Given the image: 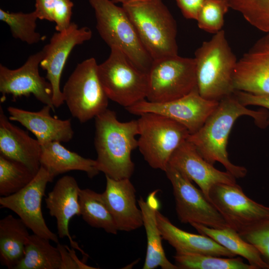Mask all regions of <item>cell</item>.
<instances>
[{
	"label": "cell",
	"instance_id": "cell-32",
	"mask_svg": "<svg viewBox=\"0 0 269 269\" xmlns=\"http://www.w3.org/2000/svg\"><path fill=\"white\" fill-rule=\"evenodd\" d=\"M251 25L269 33V0H226Z\"/></svg>",
	"mask_w": 269,
	"mask_h": 269
},
{
	"label": "cell",
	"instance_id": "cell-38",
	"mask_svg": "<svg viewBox=\"0 0 269 269\" xmlns=\"http://www.w3.org/2000/svg\"><path fill=\"white\" fill-rule=\"evenodd\" d=\"M183 15L187 19L196 20L198 13L206 0H175Z\"/></svg>",
	"mask_w": 269,
	"mask_h": 269
},
{
	"label": "cell",
	"instance_id": "cell-29",
	"mask_svg": "<svg viewBox=\"0 0 269 269\" xmlns=\"http://www.w3.org/2000/svg\"><path fill=\"white\" fill-rule=\"evenodd\" d=\"M173 258L178 269H255L249 263H245L241 257L175 254Z\"/></svg>",
	"mask_w": 269,
	"mask_h": 269
},
{
	"label": "cell",
	"instance_id": "cell-11",
	"mask_svg": "<svg viewBox=\"0 0 269 269\" xmlns=\"http://www.w3.org/2000/svg\"><path fill=\"white\" fill-rule=\"evenodd\" d=\"M54 178L41 166L33 179L23 188L9 196H0V205L17 215L33 234L57 244L59 237L47 226L41 208L47 185Z\"/></svg>",
	"mask_w": 269,
	"mask_h": 269
},
{
	"label": "cell",
	"instance_id": "cell-16",
	"mask_svg": "<svg viewBox=\"0 0 269 269\" xmlns=\"http://www.w3.org/2000/svg\"><path fill=\"white\" fill-rule=\"evenodd\" d=\"M233 84L235 90L269 95V33L257 40L238 60Z\"/></svg>",
	"mask_w": 269,
	"mask_h": 269
},
{
	"label": "cell",
	"instance_id": "cell-28",
	"mask_svg": "<svg viewBox=\"0 0 269 269\" xmlns=\"http://www.w3.org/2000/svg\"><path fill=\"white\" fill-rule=\"evenodd\" d=\"M79 203L81 216L88 225L108 233L117 234L118 228L102 194L88 188L80 189Z\"/></svg>",
	"mask_w": 269,
	"mask_h": 269
},
{
	"label": "cell",
	"instance_id": "cell-34",
	"mask_svg": "<svg viewBox=\"0 0 269 269\" xmlns=\"http://www.w3.org/2000/svg\"><path fill=\"white\" fill-rule=\"evenodd\" d=\"M239 234L258 249L262 259L269 268V218L258 223Z\"/></svg>",
	"mask_w": 269,
	"mask_h": 269
},
{
	"label": "cell",
	"instance_id": "cell-40",
	"mask_svg": "<svg viewBox=\"0 0 269 269\" xmlns=\"http://www.w3.org/2000/svg\"><path fill=\"white\" fill-rule=\"evenodd\" d=\"M114 3H117V2H121L122 3L125 2V1H127L129 0H111Z\"/></svg>",
	"mask_w": 269,
	"mask_h": 269
},
{
	"label": "cell",
	"instance_id": "cell-35",
	"mask_svg": "<svg viewBox=\"0 0 269 269\" xmlns=\"http://www.w3.org/2000/svg\"><path fill=\"white\" fill-rule=\"evenodd\" d=\"M73 6L71 0H57L53 12V22L55 23L57 32L64 31L70 26Z\"/></svg>",
	"mask_w": 269,
	"mask_h": 269
},
{
	"label": "cell",
	"instance_id": "cell-18",
	"mask_svg": "<svg viewBox=\"0 0 269 269\" xmlns=\"http://www.w3.org/2000/svg\"><path fill=\"white\" fill-rule=\"evenodd\" d=\"M105 176L106 188L102 195L118 231L130 232L141 227L142 214L137 206L136 190L130 178L116 180Z\"/></svg>",
	"mask_w": 269,
	"mask_h": 269
},
{
	"label": "cell",
	"instance_id": "cell-37",
	"mask_svg": "<svg viewBox=\"0 0 269 269\" xmlns=\"http://www.w3.org/2000/svg\"><path fill=\"white\" fill-rule=\"evenodd\" d=\"M234 95L243 106H258L269 110V95L254 94L235 90Z\"/></svg>",
	"mask_w": 269,
	"mask_h": 269
},
{
	"label": "cell",
	"instance_id": "cell-27",
	"mask_svg": "<svg viewBox=\"0 0 269 269\" xmlns=\"http://www.w3.org/2000/svg\"><path fill=\"white\" fill-rule=\"evenodd\" d=\"M50 241L35 234L30 235L24 255L14 269H60V252Z\"/></svg>",
	"mask_w": 269,
	"mask_h": 269
},
{
	"label": "cell",
	"instance_id": "cell-7",
	"mask_svg": "<svg viewBox=\"0 0 269 269\" xmlns=\"http://www.w3.org/2000/svg\"><path fill=\"white\" fill-rule=\"evenodd\" d=\"M139 116L137 147L151 167L164 171L171 156L187 139L189 132L183 125L157 114Z\"/></svg>",
	"mask_w": 269,
	"mask_h": 269
},
{
	"label": "cell",
	"instance_id": "cell-12",
	"mask_svg": "<svg viewBox=\"0 0 269 269\" xmlns=\"http://www.w3.org/2000/svg\"><path fill=\"white\" fill-rule=\"evenodd\" d=\"M209 198L229 227L238 233L269 218V207L249 198L237 183L214 185Z\"/></svg>",
	"mask_w": 269,
	"mask_h": 269
},
{
	"label": "cell",
	"instance_id": "cell-25",
	"mask_svg": "<svg viewBox=\"0 0 269 269\" xmlns=\"http://www.w3.org/2000/svg\"><path fill=\"white\" fill-rule=\"evenodd\" d=\"M28 228L19 218L8 215L0 220V261L14 269L22 259L29 236Z\"/></svg>",
	"mask_w": 269,
	"mask_h": 269
},
{
	"label": "cell",
	"instance_id": "cell-13",
	"mask_svg": "<svg viewBox=\"0 0 269 269\" xmlns=\"http://www.w3.org/2000/svg\"><path fill=\"white\" fill-rule=\"evenodd\" d=\"M219 102L203 98L197 87L188 94L175 100L154 103L144 99L126 109L134 115L151 113L163 116L183 125L190 134H192L202 127Z\"/></svg>",
	"mask_w": 269,
	"mask_h": 269
},
{
	"label": "cell",
	"instance_id": "cell-5",
	"mask_svg": "<svg viewBox=\"0 0 269 269\" xmlns=\"http://www.w3.org/2000/svg\"><path fill=\"white\" fill-rule=\"evenodd\" d=\"M88 1L94 10L96 28L102 39L110 48H118L137 67L148 73L153 59L123 6L111 0Z\"/></svg>",
	"mask_w": 269,
	"mask_h": 269
},
{
	"label": "cell",
	"instance_id": "cell-30",
	"mask_svg": "<svg viewBox=\"0 0 269 269\" xmlns=\"http://www.w3.org/2000/svg\"><path fill=\"white\" fill-rule=\"evenodd\" d=\"M24 164L0 155V195L7 196L26 186L35 176Z\"/></svg>",
	"mask_w": 269,
	"mask_h": 269
},
{
	"label": "cell",
	"instance_id": "cell-2",
	"mask_svg": "<svg viewBox=\"0 0 269 269\" xmlns=\"http://www.w3.org/2000/svg\"><path fill=\"white\" fill-rule=\"evenodd\" d=\"M94 119L98 170L114 179L130 178L134 171L131 153L138 146L137 121L120 122L108 109Z\"/></svg>",
	"mask_w": 269,
	"mask_h": 269
},
{
	"label": "cell",
	"instance_id": "cell-9",
	"mask_svg": "<svg viewBox=\"0 0 269 269\" xmlns=\"http://www.w3.org/2000/svg\"><path fill=\"white\" fill-rule=\"evenodd\" d=\"M148 74L146 100L160 103L181 98L197 88L194 58L178 55L153 60Z\"/></svg>",
	"mask_w": 269,
	"mask_h": 269
},
{
	"label": "cell",
	"instance_id": "cell-4",
	"mask_svg": "<svg viewBox=\"0 0 269 269\" xmlns=\"http://www.w3.org/2000/svg\"><path fill=\"white\" fill-rule=\"evenodd\" d=\"M122 6L153 60L178 55L176 22L162 0H129Z\"/></svg>",
	"mask_w": 269,
	"mask_h": 269
},
{
	"label": "cell",
	"instance_id": "cell-1",
	"mask_svg": "<svg viewBox=\"0 0 269 269\" xmlns=\"http://www.w3.org/2000/svg\"><path fill=\"white\" fill-rule=\"evenodd\" d=\"M244 115L252 117L260 128H266L269 124V114L267 111L248 109L233 94L220 100L202 127L195 133L190 134L187 139L207 162L212 165L216 162L221 163L226 171L236 178L246 176L247 170L245 167L235 165L230 161L227 146L235 121Z\"/></svg>",
	"mask_w": 269,
	"mask_h": 269
},
{
	"label": "cell",
	"instance_id": "cell-19",
	"mask_svg": "<svg viewBox=\"0 0 269 269\" xmlns=\"http://www.w3.org/2000/svg\"><path fill=\"white\" fill-rule=\"evenodd\" d=\"M80 188L75 178L65 175L59 179L45 199L49 214L56 220L58 236L67 237L71 247L87 256L70 236L69 224L75 216H80Z\"/></svg>",
	"mask_w": 269,
	"mask_h": 269
},
{
	"label": "cell",
	"instance_id": "cell-31",
	"mask_svg": "<svg viewBox=\"0 0 269 269\" xmlns=\"http://www.w3.org/2000/svg\"><path fill=\"white\" fill-rule=\"evenodd\" d=\"M37 19L35 10L12 12L0 8V20L9 26L13 37L29 45L37 43L43 38L36 31Z\"/></svg>",
	"mask_w": 269,
	"mask_h": 269
},
{
	"label": "cell",
	"instance_id": "cell-39",
	"mask_svg": "<svg viewBox=\"0 0 269 269\" xmlns=\"http://www.w3.org/2000/svg\"><path fill=\"white\" fill-rule=\"evenodd\" d=\"M57 0H35V11L38 19L53 22V12Z\"/></svg>",
	"mask_w": 269,
	"mask_h": 269
},
{
	"label": "cell",
	"instance_id": "cell-33",
	"mask_svg": "<svg viewBox=\"0 0 269 269\" xmlns=\"http://www.w3.org/2000/svg\"><path fill=\"white\" fill-rule=\"evenodd\" d=\"M229 8L226 0H206L196 20L198 27L214 34L221 31Z\"/></svg>",
	"mask_w": 269,
	"mask_h": 269
},
{
	"label": "cell",
	"instance_id": "cell-8",
	"mask_svg": "<svg viewBox=\"0 0 269 269\" xmlns=\"http://www.w3.org/2000/svg\"><path fill=\"white\" fill-rule=\"evenodd\" d=\"M98 66L93 57L78 63L62 91L72 116L81 123L108 109L109 98L100 82Z\"/></svg>",
	"mask_w": 269,
	"mask_h": 269
},
{
	"label": "cell",
	"instance_id": "cell-10",
	"mask_svg": "<svg viewBox=\"0 0 269 269\" xmlns=\"http://www.w3.org/2000/svg\"><path fill=\"white\" fill-rule=\"evenodd\" d=\"M164 172L172 186L176 212L182 223L220 229L229 227L214 205L185 175L169 164Z\"/></svg>",
	"mask_w": 269,
	"mask_h": 269
},
{
	"label": "cell",
	"instance_id": "cell-26",
	"mask_svg": "<svg viewBox=\"0 0 269 269\" xmlns=\"http://www.w3.org/2000/svg\"><path fill=\"white\" fill-rule=\"evenodd\" d=\"M198 232L207 236L224 247L235 256L247 260L255 269H269L258 249L244 240L239 233L230 227L215 229L198 223L190 224Z\"/></svg>",
	"mask_w": 269,
	"mask_h": 269
},
{
	"label": "cell",
	"instance_id": "cell-22",
	"mask_svg": "<svg viewBox=\"0 0 269 269\" xmlns=\"http://www.w3.org/2000/svg\"><path fill=\"white\" fill-rule=\"evenodd\" d=\"M156 219L162 239L174 248L177 254H203L228 258L236 256L207 236L190 233L178 228L158 210Z\"/></svg>",
	"mask_w": 269,
	"mask_h": 269
},
{
	"label": "cell",
	"instance_id": "cell-3",
	"mask_svg": "<svg viewBox=\"0 0 269 269\" xmlns=\"http://www.w3.org/2000/svg\"><path fill=\"white\" fill-rule=\"evenodd\" d=\"M197 87L204 99L220 101L235 91L233 77L237 63L224 30L204 41L194 54Z\"/></svg>",
	"mask_w": 269,
	"mask_h": 269
},
{
	"label": "cell",
	"instance_id": "cell-15",
	"mask_svg": "<svg viewBox=\"0 0 269 269\" xmlns=\"http://www.w3.org/2000/svg\"><path fill=\"white\" fill-rule=\"evenodd\" d=\"M42 50L29 56L24 64L16 69H10L0 64V92L2 100L6 95L13 99L31 94L45 105L50 106L53 111V90L46 79L40 76L39 66L43 58Z\"/></svg>",
	"mask_w": 269,
	"mask_h": 269
},
{
	"label": "cell",
	"instance_id": "cell-6",
	"mask_svg": "<svg viewBox=\"0 0 269 269\" xmlns=\"http://www.w3.org/2000/svg\"><path fill=\"white\" fill-rule=\"evenodd\" d=\"M98 66L99 77L109 99L127 108L146 99L148 74L117 48Z\"/></svg>",
	"mask_w": 269,
	"mask_h": 269
},
{
	"label": "cell",
	"instance_id": "cell-21",
	"mask_svg": "<svg viewBox=\"0 0 269 269\" xmlns=\"http://www.w3.org/2000/svg\"><path fill=\"white\" fill-rule=\"evenodd\" d=\"M9 120L0 106V155L22 163L36 175L41 167V144Z\"/></svg>",
	"mask_w": 269,
	"mask_h": 269
},
{
	"label": "cell",
	"instance_id": "cell-20",
	"mask_svg": "<svg viewBox=\"0 0 269 269\" xmlns=\"http://www.w3.org/2000/svg\"><path fill=\"white\" fill-rule=\"evenodd\" d=\"M52 109L45 105L38 111L32 112L9 106V120L19 123L36 137L42 145L57 141L67 142L73 137L74 132L71 119L61 120L50 114Z\"/></svg>",
	"mask_w": 269,
	"mask_h": 269
},
{
	"label": "cell",
	"instance_id": "cell-23",
	"mask_svg": "<svg viewBox=\"0 0 269 269\" xmlns=\"http://www.w3.org/2000/svg\"><path fill=\"white\" fill-rule=\"evenodd\" d=\"M156 192L154 191L150 193L146 200L140 197L137 201L147 238L146 253L142 269L160 267L162 269H178L175 264L167 259L163 248L162 238L156 219L158 210V203L155 196Z\"/></svg>",
	"mask_w": 269,
	"mask_h": 269
},
{
	"label": "cell",
	"instance_id": "cell-24",
	"mask_svg": "<svg viewBox=\"0 0 269 269\" xmlns=\"http://www.w3.org/2000/svg\"><path fill=\"white\" fill-rule=\"evenodd\" d=\"M41 166L45 168L54 177L71 171L86 172L90 178L98 175L95 160L85 158L71 151L61 144L54 141L41 145Z\"/></svg>",
	"mask_w": 269,
	"mask_h": 269
},
{
	"label": "cell",
	"instance_id": "cell-17",
	"mask_svg": "<svg viewBox=\"0 0 269 269\" xmlns=\"http://www.w3.org/2000/svg\"><path fill=\"white\" fill-rule=\"evenodd\" d=\"M168 164L195 182L209 200V191L214 185L219 183H236L235 176L227 171H222L214 167V165L203 158L195 146L187 139L173 153Z\"/></svg>",
	"mask_w": 269,
	"mask_h": 269
},
{
	"label": "cell",
	"instance_id": "cell-36",
	"mask_svg": "<svg viewBox=\"0 0 269 269\" xmlns=\"http://www.w3.org/2000/svg\"><path fill=\"white\" fill-rule=\"evenodd\" d=\"M61 259L60 269H96L83 263L77 258L73 249H70L67 245L57 243Z\"/></svg>",
	"mask_w": 269,
	"mask_h": 269
},
{
	"label": "cell",
	"instance_id": "cell-14",
	"mask_svg": "<svg viewBox=\"0 0 269 269\" xmlns=\"http://www.w3.org/2000/svg\"><path fill=\"white\" fill-rule=\"evenodd\" d=\"M92 36V32L89 28H79L75 23L72 22L66 30L54 33L49 42L42 48L44 55L40 66L46 71V79L51 85L55 108L64 103L60 83L69 55L76 45L89 40Z\"/></svg>",
	"mask_w": 269,
	"mask_h": 269
}]
</instances>
